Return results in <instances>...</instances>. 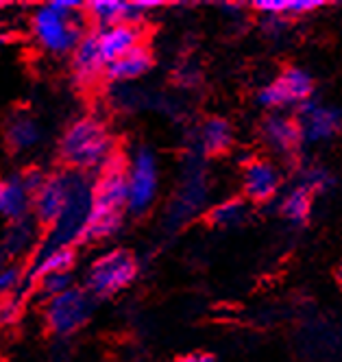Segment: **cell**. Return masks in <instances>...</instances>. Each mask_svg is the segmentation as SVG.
<instances>
[{
	"instance_id": "1",
	"label": "cell",
	"mask_w": 342,
	"mask_h": 362,
	"mask_svg": "<svg viewBox=\"0 0 342 362\" xmlns=\"http://www.w3.org/2000/svg\"><path fill=\"white\" fill-rule=\"evenodd\" d=\"M126 173L129 160L116 148L92 181V208L78 243L112 238L126 214Z\"/></svg>"
},
{
	"instance_id": "2",
	"label": "cell",
	"mask_w": 342,
	"mask_h": 362,
	"mask_svg": "<svg viewBox=\"0 0 342 362\" xmlns=\"http://www.w3.org/2000/svg\"><path fill=\"white\" fill-rule=\"evenodd\" d=\"M86 5L76 0H55L35 9L33 37L50 55L72 53L86 31Z\"/></svg>"
},
{
	"instance_id": "3",
	"label": "cell",
	"mask_w": 342,
	"mask_h": 362,
	"mask_svg": "<svg viewBox=\"0 0 342 362\" xmlns=\"http://www.w3.org/2000/svg\"><path fill=\"white\" fill-rule=\"evenodd\" d=\"M114 151L116 144L107 127L94 116L74 120L59 140V158L70 173L86 175L90 170H100Z\"/></svg>"
},
{
	"instance_id": "4",
	"label": "cell",
	"mask_w": 342,
	"mask_h": 362,
	"mask_svg": "<svg viewBox=\"0 0 342 362\" xmlns=\"http://www.w3.org/2000/svg\"><path fill=\"white\" fill-rule=\"evenodd\" d=\"M138 260L129 249H112L98 255L86 275V291L94 299H110L138 277Z\"/></svg>"
},
{
	"instance_id": "5",
	"label": "cell",
	"mask_w": 342,
	"mask_h": 362,
	"mask_svg": "<svg viewBox=\"0 0 342 362\" xmlns=\"http://www.w3.org/2000/svg\"><path fill=\"white\" fill-rule=\"evenodd\" d=\"M160 192V164L157 155L142 146L129 162L126 173V212L129 214H144L151 210V205Z\"/></svg>"
},
{
	"instance_id": "6",
	"label": "cell",
	"mask_w": 342,
	"mask_h": 362,
	"mask_svg": "<svg viewBox=\"0 0 342 362\" xmlns=\"http://www.w3.org/2000/svg\"><path fill=\"white\" fill-rule=\"evenodd\" d=\"M94 313V297L78 286H70L68 291L50 297L46 303V323L50 332L57 336H70L81 329Z\"/></svg>"
},
{
	"instance_id": "7",
	"label": "cell",
	"mask_w": 342,
	"mask_h": 362,
	"mask_svg": "<svg viewBox=\"0 0 342 362\" xmlns=\"http://www.w3.org/2000/svg\"><path fill=\"white\" fill-rule=\"evenodd\" d=\"M72 186V175L70 173H55L46 175L44 184L37 188V192L31 197V210L37 223L52 227L61 216Z\"/></svg>"
},
{
	"instance_id": "8",
	"label": "cell",
	"mask_w": 342,
	"mask_h": 362,
	"mask_svg": "<svg viewBox=\"0 0 342 362\" xmlns=\"http://www.w3.org/2000/svg\"><path fill=\"white\" fill-rule=\"evenodd\" d=\"M312 92V76L301 68H288L281 76L261 90L257 98L264 107H285L293 103H305Z\"/></svg>"
},
{
	"instance_id": "9",
	"label": "cell",
	"mask_w": 342,
	"mask_h": 362,
	"mask_svg": "<svg viewBox=\"0 0 342 362\" xmlns=\"http://www.w3.org/2000/svg\"><path fill=\"white\" fill-rule=\"evenodd\" d=\"M297 124L301 132V140L305 142H323L338 134L342 127V112L329 105H319V103H303Z\"/></svg>"
},
{
	"instance_id": "10",
	"label": "cell",
	"mask_w": 342,
	"mask_h": 362,
	"mask_svg": "<svg viewBox=\"0 0 342 362\" xmlns=\"http://www.w3.org/2000/svg\"><path fill=\"white\" fill-rule=\"evenodd\" d=\"M105 68H107V64L102 59L96 31L92 29L72 50V74L78 86L88 88L100 81V76H105Z\"/></svg>"
},
{
	"instance_id": "11",
	"label": "cell",
	"mask_w": 342,
	"mask_h": 362,
	"mask_svg": "<svg viewBox=\"0 0 342 362\" xmlns=\"http://www.w3.org/2000/svg\"><path fill=\"white\" fill-rule=\"evenodd\" d=\"M281 184L279 170L264 160H255L244 168L242 175V190L247 194V199L255 201V203H266L271 201Z\"/></svg>"
},
{
	"instance_id": "12",
	"label": "cell",
	"mask_w": 342,
	"mask_h": 362,
	"mask_svg": "<svg viewBox=\"0 0 342 362\" xmlns=\"http://www.w3.org/2000/svg\"><path fill=\"white\" fill-rule=\"evenodd\" d=\"M105 64H112L134 48L142 46V29L134 24H116L110 29H94Z\"/></svg>"
},
{
	"instance_id": "13",
	"label": "cell",
	"mask_w": 342,
	"mask_h": 362,
	"mask_svg": "<svg viewBox=\"0 0 342 362\" xmlns=\"http://www.w3.org/2000/svg\"><path fill=\"white\" fill-rule=\"evenodd\" d=\"M153 68V55L151 50L142 44L134 48L124 57L107 64L105 68V79L112 83H124V81H136L140 76H144Z\"/></svg>"
},
{
	"instance_id": "14",
	"label": "cell",
	"mask_w": 342,
	"mask_h": 362,
	"mask_svg": "<svg viewBox=\"0 0 342 362\" xmlns=\"http://www.w3.org/2000/svg\"><path fill=\"white\" fill-rule=\"evenodd\" d=\"M31 210V194L22 186L20 175L0 179V216L20 223Z\"/></svg>"
},
{
	"instance_id": "15",
	"label": "cell",
	"mask_w": 342,
	"mask_h": 362,
	"mask_svg": "<svg viewBox=\"0 0 342 362\" xmlns=\"http://www.w3.org/2000/svg\"><path fill=\"white\" fill-rule=\"evenodd\" d=\"M5 140L13 151H29L40 144L42 129L33 116L18 112L5 124Z\"/></svg>"
},
{
	"instance_id": "16",
	"label": "cell",
	"mask_w": 342,
	"mask_h": 362,
	"mask_svg": "<svg viewBox=\"0 0 342 362\" xmlns=\"http://www.w3.org/2000/svg\"><path fill=\"white\" fill-rule=\"evenodd\" d=\"M264 138L275 151L288 153L301 142V132H299L297 120L281 116V114H273L264 122Z\"/></svg>"
},
{
	"instance_id": "17",
	"label": "cell",
	"mask_w": 342,
	"mask_h": 362,
	"mask_svg": "<svg viewBox=\"0 0 342 362\" xmlns=\"http://www.w3.org/2000/svg\"><path fill=\"white\" fill-rule=\"evenodd\" d=\"M76 262V251L74 247H57L48 251H37L33 269H31V279L37 281L44 275L52 273H70Z\"/></svg>"
},
{
	"instance_id": "18",
	"label": "cell",
	"mask_w": 342,
	"mask_h": 362,
	"mask_svg": "<svg viewBox=\"0 0 342 362\" xmlns=\"http://www.w3.org/2000/svg\"><path fill=\"white\" fill-rule=\"evenodd\" d=\"M129 3L124 0H94L86 5V18L96 29H110L116 24H126Z\"/></svg>"
},
{
	"instance_id": "19",
	"label": "cell",
	"mask_w": 342,
	"mask_h": 362,
	"mask_svg": "<svg viewBox=\"0 0 342 362\" xmlns=\"http://www.w3.org/2000/svg\"><path fill=\"white\" fill-rule=\"evenodd\" d=\"M233 140V132H231V124L225 118H207L201 127V134H199V142L203 146L205 153L209 155H218L225 153L231 146Z\"/></svg>"
},
{
	"instance_id": "20",
	"label": "cell",
	"mask_w": 342,
	"mask_h": 362,
	"mask_svg": "<svg viewBox=\"0 0 342 362\" xmlns=\"http://www.w3.org/2000/svg\"><path fill=\"white\" fill-rule=\"evenodd\" d=\"M247 203L242 199H229L209 212V223L216 227H235L247 218Z\"/></svg>"
},
{
	"instance_id": "21",
	"label": "cell",
	"mask_w": 342,
	"mask_h": 362,
	"mask_svg": "<svg viewBox=\"0 0 342 362\" xmlns=\"http://www.w3.org/2000/svg\"><path fill=\"white\" fill-rule=\"evenodd\" d=\"M309 210H312V194L303 186L295 188L281 203V214L293 223H303L309 216Z\"/></svg>"
},
{
	"instance_id": "22",
	"label": "cell",
	"mask_w": 342,
	"mask_h": 362,
	"mask_svg": "<svg viewBox=\"0 0 342 362\" xmlns=\"http://www.w3.org/2000/svg\"><path fill=\"white\" fill-rule=\"evenodd\" d=\"M309 194H323L334 186V177L329 170L321 168V166H314L309 170H305L303 175V184H301Z\"/></svg>"
},
{
	"instance_id": "23",
	"label": "cell",
	"mask_w": 342,
	"mask_h": 362,
	"mask_svg": "<svg viewBox=\"0 0 342 362\" xmlns=\"http://www.w3.org/2000/svg\"><path fill=\"white\" fill-rule=\"evenodd\" d=\"M72 284V273H52V275H44L37 279V288L44 297H57L59 293L68 291Z\"/></svg>"
},
{
	"instance_id": "24",
	"label": "cell",
	"mask_w": 342,
	"mask_h": 362,
	"mask_svg": "<svg viewBox=\"0 0 342 362\" xmlns=\"http://www.w3.org/2000/svg\"><path fill=\"white\" fill-rule=\"evenodd\" d=\"M22 281V273L16 267H7L0 271V297H9L16 293V288Z\"/></svg>"
},
{
	"instance_id": "25",
	"label": "cell",
	"mask_w": 342,
	"mask_h": 362,
	"mask_svg": "<svg viewBox=\"0 0 342 362\" xmlns=\"http://www.w3.org/2000/svg\"><path fill=\"white\" fill-rule=\"evenodd\" d=\"M20 315V303L13 295L9 297H0V327L11 325Z\"/></svg>"
},
{
	"instance_id": "26",
	"label": "cell",
	"mask_w": 342,
	"mask_h": 362,
	"mask_svg": "<svg viewBox=\"0 0 342 362\" xmlns=\"http://www.w3.org/2000/svg\"><path fill=\"white\" fill-rule=\"evenodd\" d=\"M44 179H46V175L44 173H40L37 168H31V170H26V173H22L20 175V181H22V186L26 188V192H29L31 197L37 192V188L44 184Z\"/></svg>"
},
{
	"instance_id": "27",
	"label": "cell",
	"mask_w": 342,
	"mask_h": 362,
	"mask_svg": "<svg viewBox=\"0 0 342 362\" xmlns=\"http://www.w3.org/2000/svg\"><path fill=\"white\" fill-rule=\"evenodd\" d=\"M257 11H261L264 16H283L288 13V0H279V3H269V0H259V3L253 5Z\"/></svg>"
},
{
	"instance_id": "28",
	"label": "cell",
	"mask_w": 342,
	"mask_h": 362,
	"mask_svg": "<svg viewBox=\"0 0 342 362\" xmlns=\"http://www.w3.org/2000/svg\"><path fill=\"white\" fill-rule=\"evenodd\" d=\"M321 3H312V0H288V13H307L319 9Z\"/></svg>"
},
{
	"instance_id": "29",
	"label": "cell",
	"mask_w": 342,
	"mask_h": 362,
	"mask_svg": "<svg viewBox=\"0 0 342 362\" xmlns=\"http://www.w3.org/2000/svg\"><path fill=\"white\" fill-rule=\"evenodd\" d=\"M177 362H216L212 354H205V351H194L188 356H181Z\"/></svg>"
},
{
	"instance_id": "30",
	"label": "cell",
	"mask_w": 342,
	"mask_h": 362,
	"mask_svg": "<svg viewBox=\"0 0 342 362\" xmlns=\"http://www.w3.org/2000/svg\"><path fill=\"white\" fill-rule=\"evenodd\" d=\"M340 279H342V267H340Z\"/></svg>"
}]
</instances>
